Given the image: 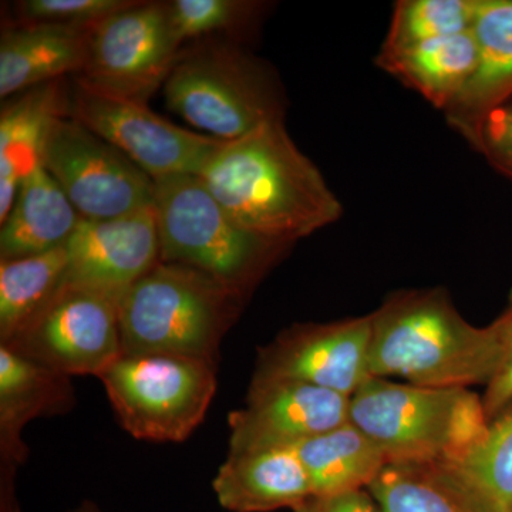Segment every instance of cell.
I'll use <instances>...</instances> for the list:
<instances>
[{"instance_id":"1","label":"cell","mask_w":512,"mask_h":512,"mask_svg":"<svg viewBox=\"0 0 512 512\" xmlns=\"http://www.w3.org/2000/svg\"><path fill=\"white\" fill-rule=\"evenodd\" d=\"M201 180L239 227L291 247L340 220L343 207L284 120L224 141Z\"/></svg>"},{"instance_id":"2","label":"cell","mask_w":512,"mask_h":512,"mask_svg":"<svg viewBox=\"0 0 512 512\" xmlns=\"http://www.w3.org/2000/svg\"><path fill=\"white\" fill-rule=\"evenodd\" d=\"M370 376L468 389L493 379L503 356L497 323L468 322L443 288L403 289L370 313Z\"/></svg>"},{"instance_id":"3","label":"cell","mask_w":512,"mask_h":512,"mask_svg":"<svg viewBox=\"0 0 512 512\" xmlns=\"http://www.w3.org/2000/svg\"><path fill=\"white\" fill-rule=\"evenodd\" d=\"M245 299L204 272L160 261L121 298V353H167L217 363L222 339Z\"/></svg>"},{"instance_id":"4","label":"cell","mask_w":512,"mask_h":512,"mask_svg":"<svg viewBox=\"0 0 512 512\" xmlns=\"http://www.w3.org/2000/svg\"><path fill=\"white\" fill-rule=\"evenodd\" d=\"M349 421L376 444L387 463H457L488 429L483 397L471 390L379 377H370L350 396Z\"/></svg>"},{"instance_id":"5","label":"cell","mask_w":512,"mask_h":512,"mask_svg":"<svg viewBox=\"0 0 512 512\" xmlns=\"http://www.w3.org/2000/svg\"><path fill=\"white\" fill-rule=\"evenodd\" d=\"M153 210L161 262L190 266L244 295L289 248L239 227L200 175L154 180Z\"/></svg>"},{"instance_id":"6","label":"cell","mask_w":512,"mask_h":512,"mask_svg":"<svg viewBox=\"0 0 512 512\" xmlns=\"http://www.w3.org/2000/svg\"><path fill=\"white\" fill-rule=\"evenodd\" d=\"M164 96L173 113L221 141L284 120V96L275 74L234 46L198 47L181 56L164 84Z\"/></svg>"},{"instance_id":"7","label":"cell","mask_w":512,"mask_h":512,"mask_svg":"<svg viewBox=\"0 0 512 512\" xmlns=\"http://www.w3.org/2000/svg\"><path fill=\"white\" fill-rule=\"evenodd\" d=\"M99 379L128 434L178 443L191 436L210 409L217 363L167 353H121Z\"/></svg>"},{"instance_id":"8","label":"cell","mask_w":512,"mask_h":512,"mask_svg":"<svg viewBox=\"0 0 512 512\" xmlns=\"http://www.w3.org/2000/svg\"><path fill=\"white\" fill-rule=\"evenodd\" d=\"M120 298L64 281L2 346L69 377H99L121 355Z\"/></svg>"},{"instance_id":"9","label":"cell","mask_w":512,"mask_h":512,"mask_svg":"<svg viewBox=\"0 0 512 512\" xmlns=\"http://www.w3.org/2000/svg\"><path fill=\"white\" fill-rule=\"evenodd\" d=\"M181 45L167 3L134 2L93 26L76 80L96 92L147 103L183 56Z\"/></svg>"},{"instance_id":"10","label":"cell","mask_w":512,"mask_h":512,"mask_svg":"<svg viewBox=\"0 0 512 512\" xmlns=\"http://www.w3.org/2000/svg\"><path fill=\"white\" fill-rule=\"evenodd\" d=\"M40 163L84 220H107L153 207V178L67 114L50 127Z\"/></svg>"},{"instance_id":"11","label":"cell","mask_w":512,"mask_h":512,"mask_svg":"<svg viewBox=\"0 0 512 512\" xmlns=\"http://www.w3.org/2000/svg\"><path fill=\"white\" fill-rule=\"evenodd\" d=\"M67 116L109 141L153 180L201 175L224 143L175 126L143 101L96 92L77 80L69 92Z\"/></svg>"},{"instance_id":"12","label":"cell","mask_w":512,"mask_h":512,"mask_svg":"<svg viewBox=\"0 0 512 512\" xmlns=\"http://www.w3.org/2000/svg\"><path fill=\"white\" fill-rule=\"evenodd\" d=\"M369 315L285 329L258 350L251 384L301 382L353 396L370 379Z\"/></svg>"},{"instance_id":"13","label":"cell","mask_w":512,"mask_h":512,"mask_svg":"<svg viewBox=\"0 0 512 512\" xmlns=\"http://www.w3.org/2000/svg\"><path fill=\"white\" fill-rule=\"evenodd\" d=\"M350 397L301 382L251 384L229 414V454L296 447L349 421Z\"/></svg>"},{"instance_id":"14","label":"cell","mask_w":512,"mask_h":512,"mask_svg":"<svg viewBox=\"0 0 512 512\" xmlns=\"http://www.w3.org/2000/svg\"><path fill=\"white\" fill-rule=\"evenodd\" d=\"M66 251V281L123 298L160 262L153 207L107 220L82 218Z\"/></svg>"},{"instance_id":"15","label":"cell","mask_w":512,"mask_h":512,"mask_svg":"<svg viewBox=\"0 0 512 512\" xmlns=\"http://www.w3.org/2000/svg\"><path fill=\"white\" fill-rule=\"evenodd\" d=\"M74 406L70 377L0 345V512H20L16 476L28 457L23 429Z\"/></svg>"},{"instance_id":"16","label":"cell","mask_w":512,"mask_h":512,"mask_svg":"<svg viewBox=\"0 0 512 512\" xmlns=\"http://www.w3.org/2000/svg\"><path fill=\"white\" fill-rule=\"evenodd\" d=\"M96 26V25H94ZM92 28L22 23L3 28L0 39V97L82 72Z\"/></svg>"},{"instance_id":"17","label":"cell","mask_w":512,"mask_h":512,"mask_svg":"<svg viewBox=\"0 0 512 512\" xmlns=\"http://www.w3.org/2000/svg\"><path fill=\"white\" fill-rule=\"evenodd\" d=\"M212 487L221 507L231 512L295 511L312 497L295 447L228 454Z\"/></svg>"},{"instance_id":"18","label":"cell","mask_w":512,"mask_h":512,"mask_svg":"<svg viewBox=\"0 0 512 512\" xmlns=\"http://www.w3.org/2000/svg\"><path fill=\"white\" fill-rule=\"evenodd\" d=\"M473 33L480 53L477 72L444 111L450 127L467 141L490 111L512 97V0H476Z\"/></svg>"},{"instance_id":"19","label":"cell","mask_w":512,"mask_h":512,"mask_svg":"<svg viewBox=\"0 0 512 512\" xmlns=\"http://www.w3.org/2000/svg\"><path fill=\"white\" fill-rule=\"evenodd\" d=\"M69 109L63 79L33 87L9 99L0 114V224L6 220L20 184L40 163L50 127Z\"/></svg>"},{"instance_id":"20","label":"cell","mask_w":512,"mask_h":512,"mask_svg":"<svg viewBox=\"0 0 512 512\" xmlns=\"http://www.w3.org/2000/svg\"><path fill=\"white\" fill-rule=\"evenodd\" d=\"M79 212L42 163L20 184L0 231V259L45 254L62 248L79 225Z\"/></svg>"},{"instance_id":"21","label":"cell","mask_w":512,"mask_h":512,"mask_svg":"<svg viewBox=\"0 0 512 512\" xmlns=\"http://www.w3.org/2000/svg\"><path fill=\"white\" fill-rule=\"evenodd\" d=\"M473 30L394 53H380L376 64L437 110L447 111L463 94L478 67Z\"/></svg>"},{"instance_id":"22","label":"cell","mask_w":512,"mask_h":512,"mask_svg":"<svg viewBox=\"0 0 512 512\" xmlns=\"http://www.w3.org/2000/svg\"><path fill=\"white\" fill-rule=\"evenodd\" d=\"M383 512H493L446 463H387L367 487Z\"/></svg>"},{"instance_id":"23","label":"cell","mask_w":512,"mask_h":512,"mask_svg":"<svg viewBox=\"0 0 512 512\" xmlns=\"http://www.w3.org/2000/svg\"><path fill=\"white\" fill-rule=\"evenodd\" d=\"M295 450L316 497L367 488L387 464L376 444L350 421L303 441Z\"/></svg>"},{"instance_id":"24","label":"cell","mask_w":512,"mask_h":512,"mask_svg":"<svg viewBox=\"0 0 512 512\" xmlns=\"http://www.w3.org/2000/svg\"><path fill=\"white\" fill-rule=\"evenodd\" d=\"M66 245L45 254L0 259V343H8L52 296L67 276Z\"/></svg>"},{"instance_id":"25","label":"cell","mask_w":512,"mask_h":512,"mask_svg":"<svg viewBox=\"0 0 512 512\" xmlns=\"http://www.w3.org/2000/svg\"><path fill=\"white\" fill-rule=\"evenodd\" d=\"M448 466L491 511L512 512V400L488 423L483 440Z\"/></svg>"},{"instance_id":"26","label":"cell","mask_w":512,"mask_h":512,"mask_svg":"<svg viewBox=\"0 0 512 512\" xmlns=\"http://www.w3.org/2000/svg\"><path fill=\"white\" fill-rule=\"evenodd\" d=\"M476 0H400L393 8L380 53L460 35L473 30Z\"/></svg>"},{"instance_id":"27","label":"cell","mask_w":512,"mask_h":512,"mask_svg":"<svg viewBox=\"0 0 512 512\" xmlns=\"http://www.w3.org/2000/svg\"><path fill=\"white\" fill-rule=\"evenodd\" d=\"M265 3L248 0H174L167 3L175 35L185 40L245 29L261 15Z\"/></svg>"},{"instance_id":"28","label":"cell","mask_w":512,"mask_h":512,"mask_svg":"<svg viewBox=\"0 0 512 512\" xmlns=\"http://www.w3.org/2000/svg\"><path fill=\"white\" fill-rule=\"evenodd\" d=\"M133 3L130 0H23L16 5V10L22 23L92 28Z\"/></svg>"},{"instance_id":"29","label":"cell","mask_w":512,"mask_h":512,"mask_svg":"<svg viewBox=\"0 0 512 512\" xmlns=\"http://www.w3.org/2000/svg\"><path fill=\"white\" fill-rule=\"evenodd\" d=\"M467 143L512 183V97L481 120Z\"/></svg>"},{"instance_id":"30","label":"cell","mask_w":512,"mask_h":512,"mask_svg":"<svg viewBox=\"0 0 512 512\" xmlns=\"http://www.w3.org/2000/svg\"><path fill=\"white\" fill-rule=\"evenodd\" d=\"M495 323L500 329L503 356L493 379L485 386L483 404L488 423L512 400V289L507 306Z\"/></svg>"},{"instance_id":"31","label":"cell","mask_w":512,"mask_h":512,"mask_svg":"<svg viewBox=\"0 0 512 512\" xmlns=\"http://www.w3.org/2000/svg\"><path fill=\"white\" fill-rule=\"evenodd\" d=\"M293 512H383L369 490L345 491V493L312 495Z\"/></svg>"},{"instance_id":"32","label":"cell","mask_w":512,"mask_h":512,"mask_svg":"<svg viewBox=\"0 0 512 512\" xmlns=\"http://www.w3.org/2000/svg\"><path fill=\"white\" fill-rule=\"evenodd\" d=\"M69 512H101V510L96 504H93L92 501H83L79 507H76L74 510H70Z\"/></svg>"}]
</instances>
